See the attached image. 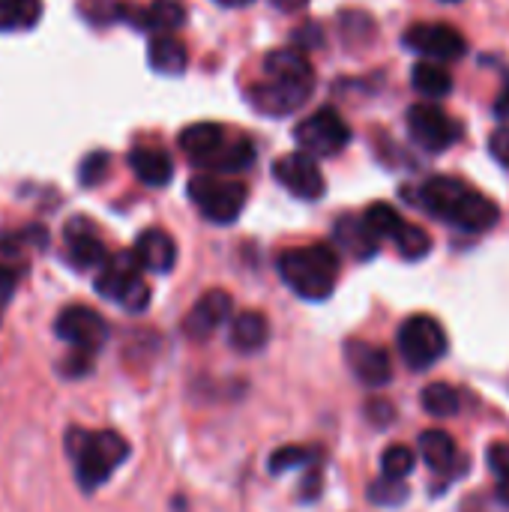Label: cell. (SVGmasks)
<instances>
[{"mask_svg": "<svg viewBox=\"0 0 509 512\" xmlns=\"http://www.w3.org/2000/svg\"><path fill=\"white\" fill-rule=\"evenodd\" d=\"M42 15V0H0V30L33 27Z\"/></svg>", "mask_w": 509, "mask_h": 512, "instance_id": "27", "label": "cell"}, {"mask_svg": "<svg viewBox=\"0 0 509 512\" xmlns=\"http://www.w3.org/2000/svg\"><path fill=\"white\" fill-rule=\"evenodd\" d=\"M255 162V147L252 141L246 138H237V141H225L216 156L204 165V168H213V171H222V174H234V171H246L252 168Z\"/></svg>", "mask_w": 509, "mask_h": 512, "instance_id": "25", "label": "cell"}, {"mask_svg": "<svg viewBox=\"0 0 509 512\" xmlns=\"http://www.w3.org/2000/svg\"><path fill=\"white\" fill-rule=\"evenodd\" d=\"M420 402H423L426 414H432V417H456L459 408H462V399H459L456 387L441 384V381H438V384H429V387L423 390Z\"/></svg>", "mask_w": 509, "mask_h": 512, "instance_id": "28", "label": "cell"}, {"mask_svg": "<svg viewBox=\"0 0 509 512\" xmlns=\"http://www.w3.org/2000/svg\"><path fill=\"white\" fill-rule=\"evenodd\" d=\"M294 138L300 144V153L318 159V156H336L351 141V126L336 108H318L312 117L300 120L294 129Z\"/></svg>", "mask_w": 509, "mask_h": 512, "instance_id": "8", "label": "cell"}, {"mask_svg": "<svg viewBox=\"0 0 509 512\" xmlns=\"http://www.w3.org/2000/svg\"><path fill=\"white\" fill-rule=\"evenodd\" d=\"M231 312H234V300H231L228 291H207L192 306V312L186 315L183 330H186L189 339H198V342L201 339H210L222 324L231 321Z\"/></svg>", "mask_w": 509, "mask_h": 512, "instance_id": "13", "label": "cell"}, {"mask_svg": "<svg viewBox=\"0 0 509 512\" xmlns=\"http://www.w3.org/2000/svg\"><path fill=\"white\" fill-rule=\"evenodd\" d=\"M309 462V450L303 447H282L270 456V474H285L291 468H300Z\"/></svg>", "mask_w": 509, "mask_h": 512, "instance_id": "33", "label": "cell"}, {"mask_svg": "<svg viewBox=\"0 0 509 512\" xmlns=\"http://www.w3.org/2000/svg\"><path fill=\"white\" fill-rule=\"evenodd\" d=\"M225 144V129L219 123H192L180 132V150L195 162V165H207L216 150Z\"/></svg>", "mask_w": 509, "mask_h": 512, "instance_id": "19", "label": "cell"}, {"mask_svg": "<svg viewBox=\"0 0 509 512\" xmlns=\"http://www.w3.org/2000/svg\"><path fill=\"white\" fill-rule=\"evenodd\" d=\"M450 3H456V0H450Z\"/></svg>", "mask_w": 509, "mask_h": 512, "instance_id": "41", "label": "cell"}, {"mask_svg": "<svg viewBox=\"0 0 509 512\" xmlns=\"http://www.w3.org/2000/svg\"><path fill=\"white\" fill-rule=\"evenodd\" d=\"M345 360L351 366V372L366 384V387H384L393 381V360L384 348L372 345V342H360L351 339L345 345Z\"/></svg>", "mask_w": 509, "mask_h": 512, "instance_id": "14", "label": "cell"}, {"mask_svg": "<svg viewBox=\"0 0 509 512\" xmlns=\"http://www.w3.org/2000/svg\"><path fill=\"white\" fill-rule=\"evenodd\" d=\"M414 468H417V456H414V450H408L402 444L387 447L384 456H381V471L390 480H405Z\"/></svg>", "mask_w": 509, "mask_h": 512, "instance_id": "30", "label": "cell"}, {"mask_svg": "<svg viewBox=\"0 0 509 512\" xmlns=\"http://www.w3.org/2000/svg\"><path fill=\"white\" fill-rule=\"evenodd\" d=\"M279 276L282 282L303 300L321 303L333 294L339 279V255L327 243L288 249L279 258Z\"/></svg>", "mask_w": 509, "mask_h": 512, "instance_id": "4", "label": "cell"}, {"mask_svg": "<svg viewBox=\"0 0 509 512\" xmlns=\"http://www.w3.org/2000/svg\"><path fill=\"white\" fill-rule=\"evenodd\" d=\"M495 114H498L501 120H509V81H507V84H504L501 96L495 99Z\"/></svg>", "mask_w": 509, "mask_h": 512, "instance_id": "37", "label": "cell"}, {"mask_svg": "<svg viewBox=\"0 0 509 512\" xmlns=\"http://www.w3.org/2000/svg\"><path fill=\"white\" fill-rule=\"evenodd\" d=\"M420 453L426 459V465L435 471V474H453L459 471V450H456V441L441 432V429H429L420 435Z\"/></svg>", "mask_w": 509, "mask_h": 512, "instance_id": "20", "label": "cell"}, {"mask_svg": "<svg viewBox=\"0 0 509 512\" xmlns=\"http://www.w3.org/2000/svg\"><path fill=\"white\" fill-rule=\"evenodd\" d=\"M417 204L426 207L435 219H444L462 231L471 234H483L489 231L501 210L492 198H486L483 192L471 189L468 183L456 180V177H432L420 186Z\"/></svg>", "mask_w": 509, "mask_h": 512, "instance_id": "2", "label": "cell"}, {"mask_svg": "<svg viewBox=\"0 0 509 512\" xmlns=\"http://www.w3.org/2000/svg\"><path fill=\"white\" fill-rule=\"evenodd\" d=\"M360 219H363L366 231H369L375 240H393V237L402 231V225H405V219L399 216V210L390 207V204H384V201L372 204Z\"/></svg>", "mask_w": 509, "mask_h": 512, "instance_id": "26", "label": "cell"}, {"mask_svg": "<svg viewBox=\"0 0 509 512\" xmlns=\"http://www.w3.org/2000/svg\"><path fill=\"white\" fill-rule=\"evenodd\" d=\"M336 240L342 249H348L354 258L366 261L378 252V240L366 231L363 219H354V216H345L336 222Z\"/></svg>", "mask_w": 509, "mask_h": 512, "instance_id": "24", "label": "cell"}, {"mask_svg": "<svg viewBox=\"0 0 509 512\" xmlns=\"http://www.w3.org/2000/svg\"><path fill=\"white\" fill-rule=\"evenodd\" d=\"M273 3H276L279 9H288V12H294V9H303L309 0H273Z\"/></svg>", "mask_w": 509, "mask_h": 512, "instance_id": "38", "label": "cell"}, {"mask_svg": "<svg viewBox=\"0 0 509 512\" xmlns=\"http://www.w3.org/2000/svg\"><path fill=\"white\" fill-rule=\"evenodd\" d=\"M141 273L144 270L138 267L132 252L108 255V261L99 267V276H96L93 288H96L99 297H105L111 303H120L129 312H141L150 303V288L144 285Z\"/></svg>", "mask_w": 509, "mask_h": 512, "instance_id": "5", "label": "cell"}, {"mask_svg": "<svg viewBox=\"0 0 509 512\" xmlns=\"http://www.w3.org/2000/svg\"><path fill=\"white\" fill-rule=\"evenodd\" d=\"M129 168L135 171V177L144 183V186H168L171 177H174V165H171V156L162 150V147H153V144H138L132 147L129 153Z\"/></svg>", "mask_w": 509, "mask_h": 512, "instance_id": "18", "label": "cell"}, {"mask_svg": "<svg viewBox=\"0 0 509 512\" xmlns=\"http://www.w3.org/2000/svg\"><path fill=\"white\" fill-rule=\"evenodd\" d=\"M63 234H66V258L78 270H99L108 261L105 243L99 240V234L93 231V225L87 219L66 222Z\"/></svg>", "mask_w": 509, "mask_h": 512, "instance_id": "15", "label": "cell"}, {"mask_svg": "<svg viewBox=\"0 0 509 512\" xmlns=\"http://www.w3.org/2000/svg\"><path fill=\"white\" fill-rule=\"evenodd\" d=\"M189 198L195 201V207L201 210L204 219H210L216 225H231L243 213L249 192L237 180H219L213 174H198L189 180Z\"/></svg>", "mask_w": 509, "mask_h": 512, "instance_id": "6", "label": "cell"}, {"mask_svg": "<svg viewBox=\"0 0 509 512\" xmlns=\"http://www.w3.org/2000/svg\"><path fill=\"white\" fill-rule=\"evenodd\" d=\"M402 42L423 54V60H432V63H450V60H459L465 51H468V39L462 36V30L450 27V24H441V21H420V24H411L402 36Z\"/></svg>", "mask_w": 509, "mask_h": 512, "instance_id": "10", "label": "cell"}, {"mask_svg": "<svg viewBox=\"0 0 509 512\" xmlns=\"http://www.w3.org/2000/svg\"><path fill=\"white\" fill-rule=\"evenodd\" d=\"M270 339V324L261 312L249 309L231 321V345L243 354H255L267 345Z\"/></svg>", "mask_w": 509, "mask_h": 512, "instance_id": "21", "label": "cell"}, {"mask_svg": "<svg viewBox=\"0 0 509 512\" xmlns=\"http://www.w3.org/2000/svg\"><path fill=\"white\" fill-rule=\"evenodd\" d=\"M489 153H492L501 165H507L509 168V126H501V129L492 132V138H489Z\"/></svg>", "mask_w": 509, "mask_h": 512, "instance_id": "35", "label": "cell"}, {"mask_svg": "<svg viewBox=\"0 0 509 512\" xmlns=\"http://www.w3.org/2000/svg\"><path fill=\"white\" fill-rule=\"evenodd\" d=\"M120 18H129L138 30H150L153 36L159 33H174L186 24V6L183 0H153L147 9H126L120 6Z\"/></svg>", "mask_w": 509, "mask_h": 512, "instance_id": "16", "label": "cell"}, {"mask_svg": "<svg viewBox=\"0 0 509 512\" xmlns=\"http://www.w3.org/2000/svg\"><path fill=\"white\" fill-rule=\"evenodd\" d=\"M15 282H18V276H15V270L12 267H0V306L12 297V291H15Z\"/></svg>", "mask_w": 509, "mask_h": 512, "instance_id": "36", "label": "cell"}, {"mask_svg": "<svg viewBox=\"0 0 509 512\" xmlns=\"http://www.w3.org/2000/svg\"><path fill=\"white\" fill-rule=\"evenodd\" d=\"M108 165H111V156L105 150H96L90 156H84L81 168H78V180L81 186H96L108 177Z\"/></svg>", "mask_w": 509, "mask_h": 512, "instance_id": "32", "label": "cell"}, {"mask_svg": "<svg viewBox=\"0 0 509 512\" xmlns=\"http://www.w3.org/2000/svg\"><path fill=\"white\" fill-rule=\"evenodd\" d=\"M273 177L297 198L303 201H318L324 195V174L318 162L306 153H288L279 156L273 165Z\"/></svg>", "mask_w": 509, "mask_h": 512, "instance_id": "12", "label": "cell"}, {"mask_svg": "<svg viewBox=\"0 0 509 512\" xmlns=\"http://www.w3.org/2000/svg\"><path fill=\"white\" fill-rule=\"evenodd\" d=\"M399 354L414 369L423 372L447 354V333L432 315H414L399 327Z\"/></svg>", "mask_w": 509, "mask_h": 512, "instance_id": "7", "label": "cell"}, {"mask_svg": "<svg viewBox=\"0 0 509 512\" xmlns=\"http://www.w3.org/2000/svg\"><path fill=\"white\" fill-rule=\"evenodd\" d=\"M369 501L372 504H381V507H399V504L408 501V486L402 480H390V477L375 480L369 486Z\"/></svg>", "mask_w": 509, "mask_h": 512, "instance_id": "31", "label": "cell"}, {"mask_svg": "<svg viewBox=\"0 0 509 512\" xmlns=\"http://www.w3.org/2000/svg\"><path fill=\"white\" fill-rule=\"evenodd\" d=\"M66 453L75 465V480L84 492L99 489L126 462L129 444L117 432H87L72 426L66 432Z\"/></svg>", "mask_w": 509, "mask_h": 512, "instance_id": "3", "label": "cell"}, {"mask_svg": "<svg viewBox=\"0 0 509 512\" xmlns=\"http://www.w3.org/2000/svg\"><path fill=\"white\" fill-rule=\"evenodd\" d=\"M393 240H396V246H399V255L408 258V261H420V258H426L429 249H432L429 231H423L420 225H411V222H405L402 231H399Z\"/></svg>", "mask_w": 509, "mask_h": 512, "instance_id": "29", "label": "cell"}, {"mask_svg": "<svg viewBox=\"0 0 509 512\" xmlns=\"http://www.w3.org/2000/svg\"><path fill=\"white\" fill-rule=\"evenodd\" d=\"M498 498L509 507V480H501V483H498Z\"/></svg>", "mask_w": 509, "mask_h": 512, "instance_id": "39", "label": "cell"}, {"mask_svg": "<svg viewBox=\"0 0 509 512\" xmlns=\"http://www.w3.org/2000/svg\"><path fill=\"white\" fill-rule=\"evenodd\" d=\"M411 84L417 93L429 96V99H444L453 90V75L444 63H432V60H420L411 69Z\"/></svg>", "mask_w": 509, "mask_h": 512, "instance_id": "23", "label": "cell"}, {"mask_svg": "<svg viewBox=\"0 0 509 512\" xmlns=\"http://www.w3.org/2000/svg\"><path fill=\"white\" fill-rule=\"evenodd\" d=\"M408 132L423 150L444 153L462 138V123L453 120L444 108L420 102L408 111Z\"/></svg>", "mask_w": 509, "mask_h": 512, "instance_id": "11", "label": "cell"}, {"mask_svg": "<svg viewBox=\"0 0 509 512\" xmlns=\"http://www.w3.org/2000/svg\"><path fill=\"white\" fill-rule=\"evenodd\" d=\"M315 90V69L309 57L297 48H276L264 57V84L249 90L255 111L270 117H285L300 111Z\"/></svg>", "mask_w": 509, "mask_h": 512, "instance_id": "1", "label": "cell"}, {"mask_svg": "<svg viewBox=\"0 0 509 512\" xmlns=\"http://www.w3.org/2000/svg\"><path fill=\"white\" fill-rule=\"evenodd\" d=\"M216 3H222V6H228V9H237V6H249L252 0H216Z\"/></svg>", "mask_w": 509, "mask_h": 512, "instance_id": "40", "label": "cell"}, {"mask_svg": "<svg viewBox=\"0 0 509 512\" xmlns=\"http://www.w3.org/2000/svg\"><path fill=\"white\" fill-rule=\"evenodd\" d=\"M132 255L141 270L162 276V273H171V267L177 264V243L162 228H147L144 234H138Z\"/></svg>", "mask_w": 509, "mask_h": 512, "instance_id": "17", "label": "cell"}, {"mask_svg": "<svg viewBox=\"0 0 509 512\" xmlns=\"http://www.w3.org/2000/svg\"><path fill=\"white\" fill-rule=\"evenodd\" d=\"M147 60L162 75H180L186 69L189 57H186V48H183L180 39H174L171 33H159L147 45Z\"/></svg>", "mask_w": 509, "mask_h": 512, "instance_id": "22", "label": "cell"}, {"mask_svg": "<svg viewBox=\"0 0 509 512\" xmlns=\"http://www.w3.org/2000/svg\"><path fill=\"white\" fill-rule=\"evenodd\" d=\"M54 330H57V336L63 342L72 345V351H81L87 357L99 354L105 348L108 336H111L108 321L96 309H90V306H66L57 315Z\"/></svg>", "mask_w": 509, "mask_h": 512, "instance_id": "9", "label": "cell"}, {"mask_svg": "<svg viewBox=\"0 0 509 512\" xmlns=\"http://www.w3.org/2000/svg\"><path fill=\"white\" fill-rule=\"evenodd\" d=\"M486 462L498 480H509V444H495L486 453Z\"/></svg>", "mask_w": 509, "mask_h": 512, "instance_id": "34", "label": "cell"}]
</instances>
